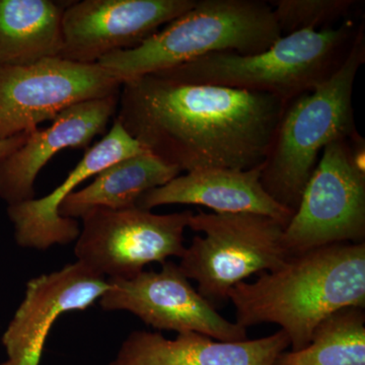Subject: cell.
<instances>
[{
	"instance_id": "obj_2",
	"label": "cell",
	"mask_w": 365,
	"mask_h": 365,
	"mask_svg": "<svg viewBox=\"0 0 365 365\" xmlns=\"http://www.w3.org/2000/svg\"><path fill=\"white\" fill-rule=\"evenodd\" d=\"M228 300L235 307V323L247 330L275 324L297 351L309 344L327 317L344 307H365V242L290 255L276 270L235 285Z\"/></svg>"
},
{
	"instance_id": "obj_16",
	"label": "cell",
	"mask_w": 365,
	"mask_h": 365,
	"mask_svg": "<svg viewBox=\"0 0 365 365\" xmlns=\"http://www.w3.org/2000/svg\"><path fill=\"white\" fill-rule=\"evenodd\" d=\"M261 175L262 165L251 170H193L145 192L136 206L151 210L169 204H191L212 209L215 213L265 215L287 227L294 211L269 195L262 186Z\"/></svg>"
},
{
	"instance_id": "obj_10",
	"label": "cell",
	"mask_w": 365,
	"mask_h": 365,
	"mask_svg": "<svg viewBox=\"0 0 365 365\" xmlns=\"http://www.w3.org/2000/svg\"><path fill=\"white\" fill-rule=\"evenodd\" d=\"M100 299L105 311H127L158 331L196 332L223 342L248 339L246 328L223 318L197 292L179 265L168 260L160 271H141L126 279H108Z\"/></svg>"
},
{
	"instance_id": "obj_4",
	"label": "cell",
	"mask_w": 365,
	"mask_h": 365,
	"mask_svg": "<svg viewBox=\"0 0 365 365\" xmlns=\"http://www.w3.org/2000/svg\"><path fill=\"white\" fill-rule=\"evenodd\" d=\"M360 24L347 19L325 30L282 36L257 54L211 53L155 74L180 83L268 93L287 103L313 91L340 68Z\"/></svg>"
},
{
	"instance_id": "obj_12",
	"label": "cell",
	"mask_w": 365,
	"mask_h": 365,
	"mask_svg": "<svg viewBox=\"0 0 365 365\" xmlns=\"http://www.w3.org/2000/svg\"><path fill=\"white\" fill-rule=\"evenodd\" d=\"M108 287L107 278L78 261L29 281L25 297L2 335L6 360L0 365H39L56 319L67 312L85 311Z\"/></svg>"
},
{
	"instance_id": "obj_18",
	"label": "cell",
	"mask_w": 365,
	"mask_h": 365,
	"mask_svg": "<svg viewBox=\"0 0 365 365\" xmlns=\"http://www.w3.org/2000/svg\"><path fill=\"white\" fill-rule=\"evenodd\" d=\"M66 7L51 0H0V66L60 57Z\"/></svg>"
},
{
	"instance_id": "obj_3",
	"label": "cell",
	"mask_w": 365,
	"mask_h": 365,
	"mask_svg": "<svg viewBox=\"0 0 365 365\" xmlns=\"http://www.w3.org/2000/svg\"><path fill=\"white\" fill-rule=\"evenodd\" d=\"M364 61L362 21L351 51L340 68L313 91L287 103L262 165V186L276 202L297 210L319 153L333 141L359 134L353 88Z\"/></svg>"
},
{
	"instance_id": "obj_1",
	"label": "cell",
	"mask_w": 365,
	"mask_h": 365,
	"mask_svg": "<svg viewBox=\"0 0 365 365\" xmlns=\"http://www.w3.org/2000/svg\"><path fill=\"white\" fill-rule=\"evenodd\" d=\"M121 88L115 119L181 173L261 167L287 106L268 93L157 74L125 81Z\"/></svg>"
},
{
	"instance_id": "obj_19",
	"label": "cell",
	"mask_w": 365,
	"mask_h": 365,
	"mask_svg": "<svg viewBox=\"0 0 365 365\" xmlns=\"http://www.w3.org/2000/svg\"><path fill=\"white\" fill-rule=\"evenodd\" d=\"M274 365H365L364 307H344L327 317L307 347L281 353Z\"/></svg>"
},
{
	"instance_id": "obj_9",
	"label": "cell",
	"mask_w": 365,
	"mask_h": 365,
	"mask_svg": "<svg viewBox=\"0 0 365 365\" xmlns=\"http://www.w3.org/2000/svg\"><path fill=\"white\" fill-rule=\"evenodd\" d=\"M122 85L98 63L59 57L0 66V139L37 130L71 106L119 93Z\"/></svg>"
},
{
	"instance_id": "obj_11",
	"label": "cell",
	"mask_w": 365,
	"mask_h": 365,
	"mask_svg": "<svg viewBox=\"0 0 365 365\" xmlns=\"http://www.w3.org/2000/svg\"><path fill=\"white\" fill-rule=\"evenodd\" d=\"M196 0H83L67 4L62 16L59 58L96 64L107 55L134 49Z\"/></svg>"
},
{
	"instance_id": "obj_6",
	"label": "cell",
	"mask_w": 365,
	"mask_h": 365,
	"mask_svg": "<svg viewBox=\"0 0 365 365\" xmlns=\"http://www.w3.org/2000/svg\"><path fill=\"white\" fill-rule=\"evenodd\" d=\"M188 227L200 235L185 249L179 267L213 306L227 302L240 282L276 270L290 256L283 245L285 225L268 216L200 211Z\"/></svg>"
},
{
	"instance_id": "obj_7",
	"label": "cell",
	"mask_w": 365,
	"mask_h": 365,
	"mask_svg": "<svg viewBox=\"0 0 365 365\" xmlns=\"http://www.w3.org/2000/svg\"><path fill=\"white\" fill-rule=\"evenodd\" d=\"M351 140L333 141L322 151L283 230V245L289 255L365 242V170L355 163Z\"/></svg>"
},
{
	"instance_id": "obj_21",
	"label": "cell",
	"mask_w": 365,
	"mask_h": 365,
	"mask_svg": "<svg viewBox=\"0 0 365 365\" xmlns=\"http://www.w3.org/2000/svg\"><path fill=\"white\" fill-rule=\"evenodd\" d=\"M29 133L19 134L6 139H0V162L11 155L26 143Z\"/></svg>"
},
{
	"instance_id": "obj_20",
	"label": "cell",
	"mask_w": 365,
	"mask_h": 365,
	"mask_svg": "<svg viewBox=\"0 0 365 365\" xmlns=\"http://www.w3.org/2000/svg\"><path fill=\"white\" fill-rule=\"evenodd\" d=\"M282 36L333 28L347 20L354 0H277L270 2Z\"/></svg>"
},
{
	"instance_id": "obj_14",
	"label": "cell",
	"mask_w": 365,
	"mask_h": 365,
	"mask_svg": "<svg viewBox=\"0 0 365 365\" xmlns=\"http://www.w3.org/2000/svg\"><path fill=\"white\" fill-rule=\"evenodd\" d=\"M144 151L148 150L129 135L115 119L112 128L102 140L86 151L83 160L51 193L43 198L7 206V215L14 225L16 244L21 248L45 251L55 245L76 241L81 227L78 220L59 215L58 208L62 201L76 187L97 176L106 168Z\"/></svg>"
},
{
	"instance_id": "obj_8",
	"label": "cell",
	"mask_w": 365,
	"mask_h": 365,
	"mask_svg": "<svg viewBox=\"0 0 365 365\" xmlns=\"http://www.w3.org/2000/svg\"><path fill=\"white\" fill-rule=\"evenodd\" d=\"M193 212L155 215L139 207L86 213L76 239L78 262L107 279H126L148 264L184 254L185 230Z\"/></svg>"
},
{
	"instance_id": "obj_15",
	"label": "cell",
	"mask_w": 365,
	"mask_h": 365,
	"mask_svg": "<svg viewBox=\"0 0 365 365\" xmlns=\"http://www.w3.org/2000/svg\"><path fill=\"white\" fill-rule=\"evenodd\" d=\"M290 347L282 330L259 339L223 342L196 332L175 339L160 333L133 331L108 365H274Z\"/></svg>"
},
{
	"instance_id": "obj_17",
	"label": "cell",
	"mask_w": 365,
	"mask_h": 365,
	"mask_svg": "<svg viewBox=\"0 0 365 365\" xmlns=\"http://www.w3.org/2000/svg\"><path fill=\"white\" fill-rule=\"evenodd\" d=\"M181 170L150 151L124 158L98 173L86 188L72 192L59 205L64 218L78 220L96 208L123 210L136 207L145 192L163 186Z\"/></svg>"
},
{
	"instance_id": "obj_13",
	"label": "cell",
	"mask_w": 365,
	"mask_h": 365,
	"mask_svg": "<svg viewBox=\"0 0 365 365\" xmlns=\"http://www.w3.org/2000/svg\"><path fill=\"white\" fill-rule=\"evenodd\" d=\"M120 93L67 108L45 129L29 133L19 150L0 162V199L7 206L35 199L40 170L59 151L86 150L117 113Z\"/></svg>"
},
{
	"instance_id": "obj_5",
	"label": "cell",
	"mask_w": 365,
	"mask_h": 365,
	"mask_svg": "<svg viewBox=\"0 0 365 365\" xmlns=\"http://www.w3.org/2000/svg\"><path fill=\"white\" fill-rule=\"evenodd\" d=\"M282 37L270 4L262 0H196L134 49L98 62L122 83L174 68L211 53L257 54Z\"/></svg>"
}]
</instances>
